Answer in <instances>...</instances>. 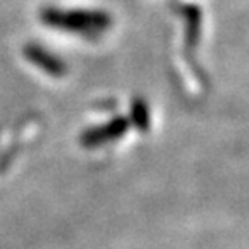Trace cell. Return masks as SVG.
Returning a JSON list of instances; mask_svg holds the SVG:
<instances>
[{
	"instance_id": "6da1fadb",
	"label": "cell",
	"mask_w": 249,
	"mask_h": 249,
	"mask_svg": "<svg viewBox=\"0 0 249 249\" xmlns=\"http://www.w3.org/2000/svg\"><path fill=\"white\" fill-rule=\"evenodd\" d=\"M40 21L54 30L70 31L76 35L95 38L104 33L113 18L106 11H89V9H57L45 7L40 11Z\"/></svg>"
},
{
	"instance_id": "7a4b0ae2",
	"label": "cell",
	"mask_w": 249,
	"mask_h": 249,
	"mask_svg": "<svg viewBox=\"0 0 249 249\" xmlns=\"http://www.w3.org/2000/svg\"><path fill=\"white\" fill-rule=\"evenodd\" d=\"M128 128H130L128 118L114 116L113 120H109L107 123L101 124V126H93V128L85 130L80 135V144L87 149L101 147V145L121 139L124 133L128 132Z\"/></svg>"
},
{
	"instance_id": "3957f363",
	"label": "cell",
	"mask_w": 249,
	"mask_h": 249,
	"mask_svg": "<svg viewBox=\"0 0 249 249\" xmlns=\"http://www.w3.org/2000/svg\"><path fill=\"white\" fill-rule=\"evenodd\" d=\"M23 54L33 66H36L38 70H42L43 73L51 74V76H54V78L64 76L68 71L66 62L62 61L61 57H57L55 54H52L51 51H47L45 47H42V45L28 43V45H24Z\"/></svg>"
},
{
	"instance_id": "277c9868",
	"label": "cell",
	"mask_w": 249,
	"mask_h": 249,
	"mask_svg": "<svg viewBox=\"0 0 249 249\" xmlns=\"http://www.w3.org/2000/svg\"><path fill=\"white\" fill-rule=\"evenodd\" d=\"M183 18H185V45L187 51H194L197 47L201 35V9L197 5H183Z\"/></svg>"
},
{
	"instance_id": "5b68a950",
	"label": "cell",
	"mask_w": 249,
	"mask_h": 249,
	"mask_svg": "<svg viewBox=\"0 0 249 249\" xmlns=\"http://www.w3.org/2000/svg\"><path fill=\"white\" fill-rule=\"evenodd\" d=\"M128 123L133 124L139 132H147L151 128V111H149L147 102L142 97H135L132 101Z\"/></svg>"
}]
</instances>
